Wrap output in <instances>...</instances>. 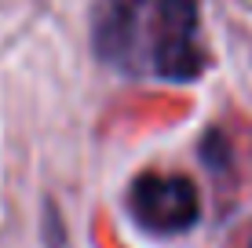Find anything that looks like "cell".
Segmentation results:
<instances>
[{"instance_id": "cell-4", "label": "cell", "mask_w": 252, "mask_h": 248, "mask_svg": "<svg viewBox=\"0 0 252 248\" xmlns=\"http://www.w3.org/2000/svg\"><path fill=\"white\" fill-rule=\"evenodd\" d=\"M249 248H252V241H249Z\"/></svg>"}, {"instance_id": "cell-3", "label": "cell", "mask_w": 252, "mask_h": 248, "mask_svg": "<svg viewBox=\"0 0 252 248\" xmlns=\"http://www.w3.org/2000/svg\"><path fill=\"white\" fill-rule=\"evenodd\" d=\"M146 0H95L92 11V48L102 62L135 66L139 37H143Z\"/></svg>"}, {"instance_id": "cell-1", "label": "cell", "mask_w": 252, "mask_h": 248, "mask_svg": "<svg viewBox=\"0 0 252 248\" xmlns=\"http://www.w3.org/2000/svg\"><path fill=\"white\" fill-rule=\"evenodd\" d=\"M150 62L164 81H194L205 70L197 0H158L154 4Z\"/></svg>"}, {"instance_id": "cell-2", "label": "cell", "mask_w": 252, "mask_h": 248, "mask_svg": "<svg viewBox=\"0 0 252 248\" xmlns=\"http://www.w3.org/2000/svg\"><path fill=\"white\" fill-rule=\"evenodd\" d=\"M128 208L154 234H179L197 223L201 197L194 179L179 172H143L128 190Z\"/></svg>"}]
</instances>
